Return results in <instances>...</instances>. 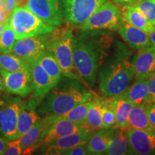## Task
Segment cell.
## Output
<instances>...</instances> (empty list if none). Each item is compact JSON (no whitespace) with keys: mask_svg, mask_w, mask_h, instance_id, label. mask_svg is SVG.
Masks as SVG:
<instances>
[{"mask_svg":"<svg viewBox=\"0 0 155 155\" xmlns=\"http://www.w3.org/2000/svg\"><path fill=\"white\" fill-rule=\"evenodd\" d=\"M92 98L91 93L87 91L80 83L72 81L54 88L40 107V113L47 116H61Z\"/></svg>","mask_w":155,"mask_h":155,"instance_id":"obj_1","label":"cell"},{"mask_svg":"<svg viewBox=\"0 0 155 155\" xmlns=\"http://www.w3.org/2000/svg\"><path fill=\"white\" fill-rule=\"evenodd\" d=\"M135 77L131 62L117 58L106 64L99 74V89L105 98L123 94Z\"/></svg>","mask_w":155,"mask_h":155,"instance_id":"obj_2","label":"cell"},{"mask_svg":"<svg viewBox=\"0 0 155 155\" xmlns=\"http://www.w3.org/2000/svg\"><path fill=\"white\" fill-rule=\"evenodd\" d=\"M73 37L71 29L62 30L53 36L49 35L48 49L57 60L62 75L71 79H79L73 63Z\"/></svg>","mask_w":155,"mask_h":155,"instance_id":"obj_3","label":"cell"},{"mask_svg":"<svg viewBox=\"0 0 155 155\" xmlns=\"http://www.w3.org/2000/svg\"><path fill=\"white\" fill-rule=\"evenodd\" d=\"M9 24L14 31L16 40L48 34L55 30L25 7H16L11 12Z\"/></svg>","mask_w":155,"mask_h":155,"instance_id":"obj_4","label":"cell"},{"mask_svg":"<svg viewBox=\"0 0 155 155\" xmlns=\"http://www.w3.org/2000/svg\"><path fill=\"white\" fill-rule=\"evenodd\" d=\"M73 63L79 76L89 86L96 83L98 66V53L94 44L81 39L73 40Z\"/></svg>","mask_w":155,"mask_h":155,"instance_id":"obj_5","label":"cell"},{"mask_svg":"<svg viewBox=\"0 0 155 155\" xmlns=\"http://www.w3.org/2000/svg\"><path fill=\"white\" fill-rule=\"evenodd\" d=\"M123 12L114 4L106 2L81 25L83 31L111 30H116L123 23Z\"/></svg>","mask_w":155,"mask_h":155,"instance_id":"obj_6","label":"cell"},{"mask_svg":"<svg viewBox=\"0 0 155 155\" xmlns=\"http://www.w3.org/2000/svg\"><path fill=\"white\" fill-rule=\"evenodd\" d=\"M62 11L71 24L81 26L101 5L108 0H61Z\"/></svg>","mask_w":155,"mask_h":155,"instance_id":"obj_7","label":"cell"},{"mask_svg":"<svg viewBox=\"0 0 155 155\" xmlns=\"http://www.w3.org/2000/svg\"><path fill=\"white\" fill-rule=\"evenodd\" d=\"M49 34L17 40L12 52L24 60L28 65L38 61L41 54L48 48Z\"/></svg>","mask_w":155,"mask_h":155,"instance_id":"obj_8","label":"cell"},{"mask_svg":"<svg viewBox=\"0 0 155 155\" xmlns=\"http://www.w3.org/2000/svg\"><path fill=\"white\" fill-rule=\"evenodd\" d=\"M22 104L15 97L0 101V133L9 140L17 139V118Z\"/></svg>","mask_w":155,"mask_h":155,"instance_id":"obj_9","label":"cell"},{"mask_svg":"<svg viewBox=\"0 0 155 155\" xmlns=\"http://www.w3.org/2000/svg\"><path fill=\"white\" fill-rule=\"evenodd\" d=\"M25 7L48 25L55 27L63 24L64 16L59 0H28Z\"/></svg>","mask_w":155,"mask_h":155,"instance_id":"obj_10","label":"cell"},{"mask_svg":"<svg viewBox=\"0 0 155 155\" xmlns=\"http://www.w3.org/2000/svg\"><path fill=\"white\" fill-rule=\"evenodd\" d=\"M53 116V121L48 126L40 137L37 147L45 146L56 139L82 130L87 128L86 126H82L73 123L70 120L65 119L61 116L52 115Z\"/></svg>","mask_w":155,"mask_h":155,"instance_id":"obj_11","label":"cell"},{"mask_svg":"<svg viewBox=\"0 0 155 155\" xmlns=\"http://www.w3.org/2000/svg\"><path fill=\"white\" fill-rule=\"evenodd\" d=\"M128 154H155V131L129 128Z\"/></svg>","mask_w":155,"mask_h":155,"instance_id":"obj_12","label":"cell"},{"mask_svg":"<svg viewBox=\"0 0 155 155\" xmlns=\"http://www.w3.org/2000/svg\"><path fill=\"white\" fill-rule=\"evenodd\" d=\"M31 80V88L33 92L35 103L45 98L57 86L38 61L29 64Z\"/></svg>","mask_w":155,"mask_h":155,"instance_id":"obj_13","label":"cell"},{"mask_svg":"<svg viewBox=\"0 0 155 155\" xmlns=\"http://www.w3.org/2000/svg\"><path fill=\"white\" fill-rule=\"evenodd\" d=\"M4 86L9 94L27 96L32 92L30 70L7 72L0 70Z\"/></svg>","mask_w":155,"mask_h":155,"instance_id":"obj_14","label":"cell"},{"mask_svg":"<svg viewBox=\"0 0 155 155\" xmlns=\"http://www.w3.org/2000/svg\"><path fill=\"white\" fill-rule=\"evenodd\" d=\"M91 133V131L89 130L88 128H86L77 132L70 134L56 139L50 144L45 145L47 150H45V154H61L64 151L72 147L86 144L88 143Z\"/></svg>","mask_w":155,"mask_h":155,"instance_id":"obj_15","label":"cell"},{"mask_svg":"<svg viewBox=\"0 0 155 155\" xmlns=\"http://www.w3.org/2000/svg\"><path fill=\"white\" fill-rule=\"evenodd\" d=\"M135 79H147L155 71V46L139 50L131 61Z\"/></svg>","mask_w":155,"mask_h":155,"instance_id":"obj_16","label":"cell"},{"mask_svg":"<svg viewBox=\"0 0 155 155\" xmlns=\"http://www.w3.org/2000/svg\"><path fill=\"white\" fill-rule=\"evenodd\" d=\"M53 116H47L45 118H40L35 124L18 139L22 147V154H30L37 150L40 137L45 130L50 122L53 121Z\"/></svg>","mask_w":155,"mask_h":155,"instance_id":"obj_17","label":"cell"},{"mask_svg":"<svg viewBox=\"0 0 155 155\" xmlns=\"http://www.w3.org/2000/svg\"><path fill=\"white\" fill-rule=\"evenodd\" d=\"M118 30L123 40L134 49L140 50L152 45L149 34L127 22H123Z\"/></svg>","mask_w":155,"mask_h":155,"instance_id":"obj_18","label":"cell"},{"mask_svg":"<svg viewBox=\"0 0 155 155\" xmlns=\"http://www.w3.org/2000/svg\"><path fill=\"white\" fill-rule=\"evenodd\" d=\"M36 105L35 103L31 101L28 104H22L19 108L17 124V139L20 138L40 119V116L35 109Z\"/></svg>","mask_w":155,"mask_h":155,"instance_id":"obj_19","label":"cell"},{"mask_svg":"<svg viewBox=\"0 0 155 155\" xmlns=\"http://www.w3.org/2000/svg\"><path fill=\"white\" fill-rule=\"evenodd\" d=\"M114 131V127L101 128L91 133L87 143L90 154H104Z\"/></svg>","mask_w":155,"mask_h":155,"instance_id":"obj_20","label":"cell"},{"mask_svg":"<svg viewBox=\"0 0 155 155\" xmlns=\"http://www.w3.org/2000/svg\"><path fill=\"white\" fill-rule=\"evenodd\" d=\"M128 128H114V131L107 150L104 153L106 155H125L129 152Z\"/></svg>","mask_w":155,"mask_h":155,"instance_id":"obj_21","label":"cell"},{"mask_svg":"<svg viewBox=\"0 0 155 155\" xmlns=\"http://www.w3.org/2000/svg\"><path fill=\"white\" fill-rule=\"evenodd\" d=\"M129 128L155 131V127L148 119L145 104L133 105L128 117Z\"/></svg>","mask_w":155,"mask_h":155,"instance_id":"obj_22","label":"cell"},{"mask_svg":"<svg viewBox=\"0 0 155 155\" xmlns=\"http://www.w3.org/2000/svg\"><path fill=\"white\" fill-rule=\"evenodd\" d=\"M112 98L115 111V124L114 127L119 129L128 128V117L133 105L127 99L125 91Z\"/></svg>","mask_w":155,"mask_h":155,"instance_id":"obj_23","label":"cell"},{"mask_svg":"<svg viewBox=\"0 0 155 155\" xmlns=\"http://www.w3.org/2000/svg\"><path fill=\"white\" fill-rule=\"evenodd\" d=\"M123 20L124 22L144 31L147 34H150L155 27L147 20L146 17L136 8L134 5L124 7Z\"/></svg>","mask_w":155,"mask_h":155,"instance_id":"obj_24","label":"cell"},{"mask_svg":"<svg viewBox=\"0 0 155 155\" xmlns=\"http://www.w3.org/2000/svg\"><path fill=\"white\" fill-rule=\"evenodd\" d=\"M149 89L147 79H134L125 91L126 96L132 105L145 104L148 98Z\"/></svg>","mask_w":155,"mask_h":155,"instance_id":"obj_25","label":"cell"},{"mask_svg":"<svg viewBox=\"0 0 155 155\" xmlns=\"http://www.w3.org/2000/svg\"><path fill=\"white\" fill-rule=\"evenodd\" d=\"M104 99L101 98H93L91 99V104L86 118V127L90 131H96L102 128Z\"/></svg>","mask_w":155,"mask_h":155,"instance_id":"obj_26","label":"cell"},{"mask_svg":"<svg viewBox=\"0 0 155 155\" xmlns=\"http://www.w3.org/2000/svg\"><path fill=\"white\" fill-rule=\"evenodd\" d=\"M38 62L47 72L53 82L58 85L61 78V70L53 53L49 49H46L38 59Z\"/></svg>","mask_w":155,"mask_h":155,"instance_id":"obj_27","label":"cell"},{"mask_svg":"<svg viewBox=\"0 0 155 155\" xmlns=\"http://www.w3.org/2000/svg\"><path fill=\"white\" fill-rule=\"evenodd\" d=\"M0 70L7 72L30 70V66L24 60L15 55L0 53Z\"/></svg>","mask_w":155,"mask_h":155,"instance_id":"obj_28","label":"cell"},{"mask_svg":"<svg viewBox=\"0 0 155 155\" xmlns=\"http://www.w3.org/2000/svg\"><path fill=\"white\" fill-rule=\"evenodd\" d=\"M91 104V100L83 102L82 104H78L72 109L70 110L67 113L61 115L62 117L65 118L73 121L77 124L86 126V118L87 112Z\"/></svg>","mask_w":155,"mask_h":155,"instance_id":"obj_29","label":"cell"},{"mask_svg":"<svg viewBox=\"0 0 155 155\" xmlns=\"http://www.w3.org/2000/svg\"><path fill=\"white\" fill-rule=\"evenodd\" d=\"M16 40L14 31L8 22L0 35V53H10Z\"/></svg>","mask_w":155,"mask_h":155,"instance_id":"obj_30","label":"cell"},{"mask_svg":"<svg viewBox=\"0 0 155 155\" xmlns=\"http://www.w3.org/2000/svg\"><path fill=\"white\" fill-rule=\"evenodd\" d=\"M115 124V111L112 97L104 99L102 110V128L114 127Z\"/></svg>","mask_w":155,"mask_h":155,"instance_id":"obj_31","label":"cell"},{"mask_svg":"<svg viewBox=\"0 0 155 155\" xmlns=\"http://www.w3.org/2000/svg\"><path fill=\"white\" fill-rule=\"evenodd\" d=\"M134 5L151 24L155 26V0H139Z\"/></svg>","mask_w":155,"mask_h":155,"instance_id":"obj_32","label":"cell"},{"mask_svg":"<svg viewBox=\"0 0 155 155\" xmlns=\"http://www.w3.org/2000/svg\"><path fill=\"white\" fill-rule=\"evenodd\" d=\"M22 154V147L19 144V139H15L9 141L7 148L4 152L5 155H19Z\"/></svg>","mask_w":155,"mask_h":155,"instance_id":"obj_33","label":"cell"},{"mask_svg":"<svg viewBox=\"0 0 155 155\" xmlns=\"http://www.w3.org/2000/svg\"><path fill=\"white\" fill-rule=\"evenodd\" d=\"M61 154L64 155H87L90 154L88 152L87 144L75 146L68 150H65Z\"/></svg>","mask_w":155,"mask_h":155,"instance_id":"obj_34","label":"cell"},{"mask_svg":"<svg viewBox=\"0 0 155 155\" xmlns=\"http://www.w3.org/2000/svg\"><path fill=\"white\" fill-rule=\"evenodd\" d=\"M147 80V85H148L149 94L146 104L155 102V71Z\"/></svg>","mask_w":155,"mask_h":155,"instance_id":"obj_35","label":"cell"},{"mask_svg":"<svg viewBox=\"0 0 155 155\" xmlns=\"http://www.w3.org/2000/svg\"><path fill=\"white\" fill-rule=\"evenodd\" d=\"M145 108L150 123L155 127V102L147 103L145 104Z\"/></svg>","mask_w":155,"mask_h":155,"instance_id":"obj_36","label":"cell"},{"mask_svg":"<svg viewBox=\"0 0 155 155\" xmlns=\"http://www.w3.org/2000/svg\"><path fill=\"white\" fill-rule=\"evenodd\" d=\"M9 16L10 15L8 14L5 6L2 7H0V23H5L9 20Z\"/></svg>","mask_w":155,"mask_h":155,"instance_id":"obj_37","label":"cell"},{"mask_svg":"<svg viewBox=\"0 0 155 155\" xmlns=\"http://www.w3.org/2000/svg\"><path fill=\"white\" fill-rule=\"evenodd\" d=\"M139 1V0H114V2L124 7L129 5H134V4L137 3Z\"/></svg>","mask_w":155,"mask_h":155,"instance_id":"obj_38","label":"cell"},{"mask_svg":"<svg viewBox=\"0 0 155 155\" xmlns=\"http://www.w3.org/2000/svg\"><path fill=\"white\" fill-rule=\"evenodd\" d=\"M8 143L9 141H7L5 137L0 135V154H3L7 145H8Z\"/></svg>","mask_w":155,"mask_h":155,"instance_id":"obj_39","label":"cell"},{"mask_svg":"<svg viewBox=\"0 0 155 155\" xmlns=\"http://www.w3.org/2000/svg\"><path fill=\"white\" fill-rule=\"evenodd\" d=\"M149 37H150V40L151 42L152 45L155 46V27L152 32L149 34Z\"/></svg>","mask_w":155,"mask_h":155,"instance_id":"obj_40","label":"cell"},{"mask_svg":"<svg viewBox=\"0 0 155 155\" xmlns=\"http://www.w3.org/2000/svg\"><path fill=\"white\" fill-rule=\"evenodd\" d=\"M9 21H8V22H5V23H0V35H1V34L2 33V32L4 31V30H5L6 25H7V23L9 22Z\"/></svg>","mask_w":155,"mask_h":155,"instance_id":"obj_41","label":"cell"},{"mask_svg":"<svg viewBox=\"0 0 155 155\" xmlns=\"http://www.w3.org/2000/svg\"><path fill=\"white\" fill-rule=\"evenodd\" d=\"M4 89H5V86H4L2 79V77H0V96H1L2 93Z\"/></svg>","mask_w":155,"mask_h":155,"instance_id":"obj_42","label":"cell"},{"mask_svg":"<svg viewBox=\"0 0 155 155\" xmlns=\"http://www.w3.org/2000/svg\"><path fill=\"white\" fill-rule=\"evenodd\" d=\"M5 6V0H0V7H2Z\"/></svg>","mask_w":155,"mask_h":155,"instance_id":"obj_43","label":"cell"}]
</instances>
